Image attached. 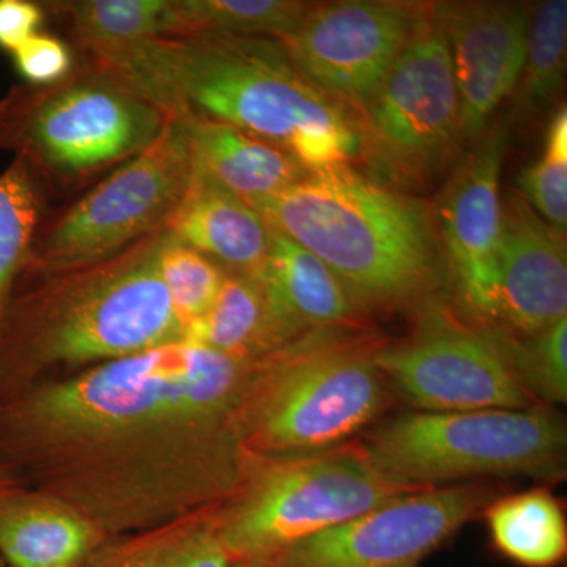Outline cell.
<instances>
[{
	"mask_svg": "<svg viewBox=\"0 0 567 567\" xmlns=\"http://www.w3.org/2000/svg\"><path fill=\"white\" fill-rule=\"evenodd\" d=\"M87 52L92 69L164 115L237 126L308 173L361 155L357 122L295 69L278 40L196 32Z\"/></svg>",
	"mask_w": 567,
	"mask_h": 567,
	"instance_id": "cell-1",
	"label": "cell"
},
{
	"mask_svg": "<svg viewBox=\"0 0 567 567\" xmlns=\"http://www.w3.org/2000/svg\"><path fill=\"white\" fill-rule=\"evenodd\" d=\"M252 208L274 233L327 265L358 309L410 303L434 275L423 205L350 166L308 173Z\"/></svg>",
	"mask_w": 567,
	"mask_h": 567,
	"instance_id": "cell-2",
	"label": "cell"
},
{
	"mask_svg": "<svg viewBox=\"0 0 567 567\" xmlns=\"http://www.w3.org/2000/svg\"><path fill=\"white\" fill-rule=\"evenodd\" d=\"M249 361L177 341L47 388L14 413L22 427L132 434L226 416L249 390Z\"/></svg>",
	"mask_w": 567,
	"mask_h": 567,
	"instance_id": "cell-3",
	"label": "cell"
},
{
	"mask_svg": "<svg viewBox=\"0 0 567 567\" xmlns=\"http://www.w3.org/2000/svg\"><path fill=\"white\" fill-rule=\"evenodd\" d=\"M358 446L390 483L431 488L480 476L561 477L567 434L565 421L548 410L416 412Z\"/></svg>",
	"mask_w": 567,
	"mask_h": 567,
	"instance_id": "cell-4",
	"label": "cell"
},
{
	"mask_svg": "<svg viewBox=\"0 0 567 567\" xmlns=\"http://www.w3.org/2000/svg\"><path fill=\"white\" fill-rule=\"evenodd\" d=\"M306 334L259 382L249 410V442L270 453L342 446L390 401L374 363L377 347L339 334Z\"/></svg>",
	"mask_w": 567,
	"mask_h": 567,
	"instance_id": "cell-5",
	"label": "cell"
},
{
	"mask_svg": "<svg viewBox=\"0 0 567 567\" xmlns=\"http://www.w3.org/2000/svg\"><path fill=\"white\" fill-rule=\"evenodd\" d=\"M166 115L95 69L52 85H14L0 100V151L37 174L81 175L145 151Z\"/></svg>",
	"mask_w": 567,
	"mask_h": 567,
	"instance_id": "cell-6",
	"label": "cell"
},
{
	"mask_svg": "<svg viewBox=\"0 0 567 567\" xmlns=\"http://www.w3.org/2000/svg\"><path fill=\"white\" fill-rule=\"evenodd\" d=\"M413 491L380 476L358 443L300 454L265 468L216 535L233 561L268 567L300 540Z\"/></svg>",
	"mask_w": 567,
	"mask_h": 567,
	"instance_id": "cell-7",
	"label": "cell"
},
{
	"mask_svg": "<svg viewBox=\"0 0 567 567\" xmlns=\"http://www.w3.org/2000/svg\"><path fill=\"white\" fill-rule=\"evenodd\" d=\"M164 237L166 230H158L76 270L69 292L37 324L35 352L63 363H110L183 341L159 274Z\"/></svg>",
	"mask_w": 567,
	"mask_h": 567,
	"instance_id": "cell-8",
	"label": "cell"
},
{
	"mask_svg": "<svg viewBox=\"0 0 567 567\" xmlns=\"http://www.w3.org/2000/svg\"><path fill=\"white\" fill-rule=\"evenodd\" d=\"M193 169L188 122L166 115L162 133L145 151L85 194L35 241L24 271L80 270L164 229Z\"/></svg>",
	"mask_w": 567,
	"mask_h": 567,
	"instance_id": "cell-9",
	"label": "cell"
},
{
	"mask_svg": "<svg viewBox=\"0 0 567 567\" xmlns=\"http://www.w3.org/2000/svg\"><path fill=\"white\" fill-rule=\"evenodd\" d=\"M357 123L361 153L388 177L423 182L462 144L461 104L442 22L421 7L412 37Z\"/></svg>",
	"mask_w": 567,
	"mask_h": 567,
	"instance_id": "cell-10",
	"label": "cell"
},
{
	"mask_svg": "<svg viewBox=\"0 0 567 567\" xmlns=\"http://www.w3.org/2000/svg\"><path fill=\"white\" fill-rule=\"evenodd\" d=\"M374 363L420 412L535 409L486 333L439 308L420 320L412 338L375 349Z\"/></svg>",
	"mask_w": 567,
	"mask_h": 567,
	"instance_id": "cell-11",
	"label": "cell"
},
{
	"mask_svg": "<svg viewBox=\"0 0 567 567\" xmlns=\"http://www.w3.org/2000/svg\"><path fill=\"white\" fill-rule=\"evenodd\" d=\"M483 484L421 488L300 540L268 567H415L491 505Z\"/></svg>",
	"mask_w": 567,
	"mask_h": 567,
	"instance_id": "cell-12",
	"label": "cell"
},
{
	"mask_svg": "<svg viewBox=\"0 0 567 567\" xmlns=\"http://www.w3.org/2000/svg\"><path fill=\"white\" fill-rule=\"evenodd\" d=\"M420 9L375 0L312 3L300 24L278 41L320 92L361 111L404 51Z\"/></svg>",
	"mask_w": 567,
	"mask_h": 567,
	"instance_id": "cell-13",
	"label": "cell"
},
{
	"mask_svg": "<svg viewBox=\"0 0 567 567\" xmlns=\"http://www.w3.org/2000/svg\"><path fill=\"white\" fill-rule=\"evenodd\" d=\"M476 144L440 193L436 223L465 305L483 319H495L505 123H494Z\"/></svg>",
	"mask_w": 567,
	"mask_h": 567,
	"instance_id": "cell-14",
	"label": "cell"
},
{
	"mask_svg": "<svg viewBox=\"0 0 567 567\" xmlns=\"http://www.w3.org/2000/svg\"><path fill=\"white\" fill-rule=\"evenodd\" d=\"M450 48L461 104L462 137L476 142L524 69L529 13L511 2L435 6Z\"/></svg>",
	"mask_w": 567,
	"mask_h": 567,
	"instance_id": "cell-15",
	"label": "cell"
},
{
	"mask_svg": "<svg viewBox=\"0 0 567 567\" xmlns=\"http://www.w3.org/2000/svg\"><path fill=\"white\" fill-rule=\"evenodd\" d=\"M495 319L524 334L567 319L566 233L540 218L518 193L502 197Z\"/></svg>",
	"mask_w": 567,
	"mask_h": 567,
	"instance_id": "cell-16",
	"label": "cell"
},
{
	"mask_svg": "<svg viewBox=\"0 0 567 567\" xmlns=\"http://www.w3.org/2000/svg\"><path fill=\"white\" fill-rule=\"evenodd\" d=\"M164 230L233 274L257 275L274 244L259 212L194 166L192 181Z\"/></svg>",
	"mask_w": 567,
	"mask_h": 567,
	"instance_id": "cell-17",
	"label": "cell"
},
{
	"mask_svg": "<svg viewBox=\"0 0 567 567\" xmlns=\"http://www.w3.org/2000/svg\"><path fill=\"white\" fill-rule=\"evenodd\" d=\"M262 282L282 344L319 331L349 330L358 317L344 286L316 256L274 233Z\"/></svg>",
	"mask_w": 567,
	"mask_h": 567,
	"instance_id": "cell-18",
	"label": "cell"
},
{
	"mask_svg": "<svg viewBox=\"0 0 567 567\" xmlns=\"http://www.w3.org/2000/svg\"><path fill=\"white\" fill-rule=\"evenodd\" d=\"M185 121L194 166L251 207L308 174L289 153L237 126L204 118Z\"/></svg>",
	"mask_w": 567,
	"mask_h": 567,
	"instance_id": "cell-19",
	"label": "cell"
},
{
	"mask_svg": "<svg viewBox=\"0 0 567 567\" xmlns=\"http://www.w3.org/2000/svg\"><path fill=\"white\" fill-rule=\"evenodd\" d=\"M95 540L87 522L48 503L0 495V557L10 567H78Z\"/></svg>",
	"mask_w": 567,
	"mask_h": 567,
	"instance_id": "cell-20",
	"label": "cell"
},
{
	"mask_svg": "<svg viewBox=\"0 0 567 567\" xmlns=\"http://www.w3.org/2000/svg\"><path fill=\"white\" fill-rule=\"evenodd\" d=\"M183 341L245 361L282 346L259 276L226 275L215 303Z\"/></svg>",
	"mask_w": 567,
	"mask_h": 567,
	"instance_id": "cell-21",
	"label": "cell"
},
{
	"mask_svg": "<svg viewBox=\"0 0 567 567\" xmlns=\"http://www.w3.org/2000/svg\"><path fill=\"white\" fill-rule=\"evenodd\" d=\"M484 513L495 547L518 565L550 567L565 558V513L546 488L496 499Z\"/></svg>",
	"mask_w": 567,
	"mask_h": 567,
	"instance_id": "cell-22",
	"label": "cell"
},
{
	"mask_svg": "<svg viewBox=\"0 0 567 567\" xmlns=\"http://www.w3.org/2000/svg\"><path fill=\"white\" fill-rule=\"evenodd\" d=\"M85 50L181 35L177 0H76L58 3Z\"/></svg>",
	"mask_w": 567,
	"mask_h": 567,
	"instance_id": "cell-23",
	"label": "cell"
},
{
	"mask_svg": "<svg viewBox=\"0 0 567 567\" xmlns=\"http://www.w3.org/2000/svg\"><path fill=\"white\" fill-rule=\"evenodd\" d=\"M41 207L40 175L14 156L0 174V324L39 237Z\"/></svg>",
	"mask_w": 567,
	"mask_h": 567,
	"instance_id": "cell-24",
	"label": "cell"
},
{
	"mask_svg": "<svg viewBox=\"0 0 567 567\" xmlns=\"http://www.w3.org/2000/svg\"><path fill=\"white\" fill-rule=\"evenodd\" d=\"M566 50V0L537 3L529 14L524 69L513 93L520 114H536L554 102L565 80Z\"/></svg>",
	"mask_w": 567,
	"mask_h": 567,
	"instance_id": "cell-25",
	"label": "cell"
},
{
	"mask_svg": "<svg viewBox=\"0 0 567 567\" xmlns=\"http://www.w3.org/2000/svg\"><path fill=\"white\" fill-rule=\"evenodd\" d=\"M511 374L535 401L566 404L567 399V319L527 339L507 330H483Z\"/></svg>",
	"mask_w": 567,
	"mask_h": 567,
	"instance_id": "cell-26",
	"label": "cell"
},
{
	"mask_svg": "<svg viewBox=\"0 0 567 567\" xmlns=\"http://www.w3.org/2000/svg\"><path fill=\"white\" fill-rule=\"evenodd\" d=\"M311 7L312 3L295 0H177L183 33H229L274 40L289 35Z\"/></svg>",
	"mask_w": 567,
	"mask_h": 567,
	"instance_id": "cell-27",
	"label": "cell"
},
{
	"mask_svg": "<svg viewBox=\"0 0 567 567\" xmlns=\"http://www.w3.org/2000/svg\"><path fill=\"white\" fill-rule=\"evenodd\" d=\"M159 274L183 334L207 315L226 279L218 264L175 240L169 233L164 237L159 254Z\"/></svg>",
	"mask_w": 567,
	"mask_h": 567,
	"instance_id": "cell-28",
	"label": "cell"
},
{
	"mask_svg": "<svg viewBox=\"0 0 567 567\" xmlns=\"http://www.w3.org/2000/svg\"><path fill=\"white\" fill-rule=\"evenodd\" d=\"M520 196L548 224L567 227V110L551 118L543 155L518 177Z\"/></svg>",
	"mask_w": 567,
	"mask_h": 567,
	"instance_id": "cell-29",
	"label": "cell"
},
{
	"mask_svg": "<svg viewBox=\"0 0 567 567\" xmlns=\"http://www.w3.org/2000/svg\"><path fill=\"white\" fill-rule=\"evenodd\" d=\"M11 54L18 73L31 85L58 84L69 78L73 69L69 47L44 33H35Z\"/></svg>",
	"mask_w": 567,
	"mask_h": 567,
	"instance_id": "cell-30",
	"label": "cell"
},
{
	"mask_svg": "<svg viewBox=\"0 0 567 567\" xmlns=\"http://www.w3.org/2000/svg\"><path fill=\"white\" fill-rule=\"evenodd\" d=\"M227 555L216 532H197L181 543L156 551L147 558V567H230Z\"/></svg>",
	"mask_w": 567,
	"mask_h": 567,
	"instance_id": "cell-31",
	"label": "cell"
},
{
	"mask_svg": "<svg viewBox=\"0 0 567 567\" xmlns=\"http://www.w3.org/2000/svg\"><path fill=\"white\" fill-rule=\"evenodd\" d=\"M43 9L28 0H0V48L13 52L39 33Z\"/></svg>",
	"mask_w": 567,
	"mask_h": 567,
	"instance_id": "cell-32",
	"label": "cell"
},
{
	"mask_svg": "<svg viewBox=\"0 0 567 567\" xmlns=\"http://www.w3.org/2000/svg\"><path fill=\"white\" fill-rule=\"evenodd\" d=\"M9 484H7V481L3 480L2 476H0V495L6 494V492H9Z\"/></svg>",
	"mask_w": 567,
	"mask_h": 567,
	"instance_id": "cell-33",
	"label": "cell"
},
{
	"mask_svg": "<svg viewBox=\"0 0 567 567\" xmlns=\"http://www.w3.org/2000/svg\"><path fill=\"white\" fill-rule=\"evenodd\" d=\"M134 567H147V558H145L144 561H141L140 565Z\"/></svg>",
	"mask_w": 567,
	"mask_h": 567,
	"instance_id": "cell-34",
	"label": "cell"
},
{
	"mask_svg": "<svg viewBox=\"0 0 567 567\" xmlns=\"http://www.w3.org/2000/svg\"><path fill=\"white\" fill-rule=\"evenodd\" d=\"M0 567H10L6 561H3L2 557H0Z\"/></svg>",
	"mask_w": 567,
	"mask_h": 567,
	"instance_id": "cell-35",
	"label": "cell"
},
{
	"mask_svg": "<svg viewBox=\"0 0 567 567\" xmlns=\"http://www.w3.org/2000/svg\"><path fill=\"white\" fill-rule=\"evenodd\" d=\"M230 567H251V566H248V565H241V563H235L234 566H230Z\"/></svg>",
	"mask_w": 567,
	"mask_h": 567,
	"instance_id": "cell-36",
	"label": "cell"
}]
</instances>
